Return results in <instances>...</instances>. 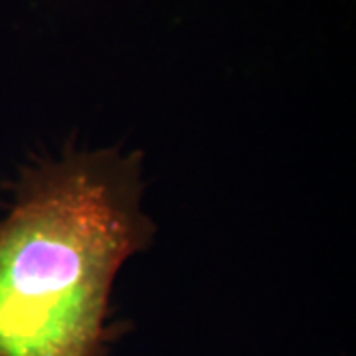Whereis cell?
<instances>
[{"label": "cell", "instance_id": "obj_1", "mask_svg": "<svg viewBox=\"0 0 356 356\" xmlns=\"http://www.w3.org/2000/svg\"><path fill=\"white\" fill-rule=\"evenodd\" d=\"M140 153L70 151L22 170L0 218V356H97L119 269L153 243Z\"/></svg>", "mask_w": 356, "mask_h": 356}]
</instances>
